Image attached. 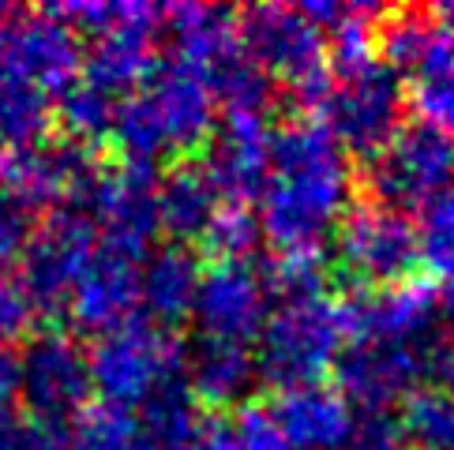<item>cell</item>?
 <instances>
[{
    "mask_svg": "<svg viewBox=\"0 0 454 450\" xmlns=\"http://www.w3.org/2000/svg\"><path fill=\"white\" fill-rule=\"evenodd\" d=\"M349 196L346 147L319 120H289L274 132L270 173L259 188V233L282 255H319L349 214Z\"/></svg>",
    "mask_w": 454,
    "mask_h": 450,
    "instance_id": "cell-1",
    "label": "cell"
},
{
    "mask_svg": "<svg viewBox=\"0 0 454 450\" xmlns=\"http://www.w3.org/2000/svg\"><path fill=\"white\" fill-rule=\"evenodd\" d=\"M109 136L124 162L136 166H154L166 154L196 151L215 136V90L200 68L169 57L117 105Z\"/></svg>",
    "mask_w": 454,
    "mask_h": 450,
    "instance_id": "cell-2",
    "label": "cell"
},
{
    "mask_svg": "<svg viewBox=\"0 0 454 450\" xmlns=\"http://www.w3.org/2000/svg\"><path fill=\"white\" fill-rule=\"evenodd\" d=\"M342 345V308H334L327 297L286 300L267 315L255 338V376L282 394L312 387L331 364H338Z\"/></svg>",
    "mask_w": 454,
    "mask_h": 450,
    "instance_id": "cell-3",
    "label": "cell"
},
{
    "mask_svg": "<svg viewBox=\"0 0 454 450\" xmlns=\"http://www.w3.org/2000/svg\"><path fill=\"white\" fill-rule=\"evenodd\" d=\"M184 357L188 353L181 338L132 319V323L102 334L87 361L90 383L106 398V406L143 409L154 394L181 383V372L188 364Z\"/></svg>",
    "mask_w": 454,
    "mask_h": 450,
    "instance_id": "cell-4",
    "label": "cell"
},
{
    "mask_svg": "<svg viewBox=\"0 0 454 450\" xmlns=\"http://www.w3.org/2000/svg\"><path fill=\"white\" fill-rule=\"evenodd\" d=\"M240 45L267 75H278L301 105L319 109L331 90V53L301 8L259 4L240 15Z\"/></svg>",
    "mask_w": 454,
    "mask_h": 450,
    "instance_id": "cell-5",
    "label": "cell"
},
{
    "mask_svg": "<svg viewBox=\"0 0 454 450\" xmlns=\"http://www.w3.org/2000/svg\"><path fill=\"white\" fill-rule=\"evenodd\" d=\"M83 75L75 27L50 12L0 8V83H23L64 98Z\"/></svg>",
    "mask_w": 454,
    "mask_h": 450,
    "instance_id": "cell-6",
    "label": "cell"
},
{
    "mask_svg": "<svg viewBox=\"0 0 454 450\" xmlns=\"http://www.w3.org/2000/svg\"><path fill=\"white\" fill-rule=\"evenodd\" d=\"M368 188L387 211H425L454 188V139L432 124H405L372 154Z\"/></svg>",
    "mask_w": 454,
    "mask_h": 450,
    "instance_id": "cell-7",
    "label": "cell"
},
{
    "mask_svg": "<svg viewBox=\"0 0 454 450\" xmlns=\"http://www.w3.org/2000/svg\"><path fill=\"white\" fill-rule=\"evenodd\" d=\"M402 75L383 60H372L356 72H342L323 98V128L346 151L376 154L402 128Z\"/></svg>",
    "mask_w": 454,
    "mask_h": 450,
    "instance_id": "cell-8",
    "label": "cell"
},
{
    "mask_svg": "<svg viewBox=\"0 0 454 450\" xmlns=\"http://www.w3.org/2000/svg\"><path fill=\"white\" fill-rule=\"evenodd\" d=\"M98 169L79 139H42L35 147L0 154V191H8L30 211L68 206L90 196Z\"/></svg>",
    "mask_w": 454,
    "mask_h": 450,
    "instance_id": "cell-9",
    "label": "cell"
},
{
    "mask_svg": "<svg viewBox=\"0 0 454 450\" xmlns=\"http://www.w3.org/2000/svg\"><path fill=\"white\" fill-rule=\"evenodd\" d=\"M338 255L356 282L387 289L410 282V270L420 263V233L405 214L380 203L349 206L338 229Z\"/></svg>",
    "mask_w": 454,
    "mask_h": 450,
    "instance_id": "cell-10",
    "label": "cell"
},
{
    "mask_svg": "<svg viewBox=\"0 0 454 450\" xmlns=\"http://www.w3.org/2000/svg\"><path fill=\"white\" fill-rule=\"evenodd\" d=\"M98 248V229L79 211H57L23 252V285L42 312H68V297Z\"/></svg>",
    "mask_w": 454,
    "mask_h": 450,
    "instance_id": "cell-11",
    "label": "cell"
},
{
    "mask_svg": "<svg viewBox=\"0 0 454 450\" xmlns=\"http://www.w3.org/2000/svg\"><path fill=\"white\" fill-rule=\"evenodd\" d=\"M87 206H90L87 218L94 221L102 244L143 260L151 237L161 229L154 166L124 162L109 173H98V181H94L87 196Z\"/></svg>",
    "mask_w": 454,
    "mask_h": 450,
    "instance_id": "cell-12",
    "label": "cell"
},
{
    "mask_svg": "<svg viewBox=\"0 0 454 450\" xmlns=\"http://www.w3.org/2000/svg\"><path fill=\"white\" fill-rule=\"evenodd\" d=\"M90 361L68 334L50 330L30 338L20 357V398L38 421H68L87 409L90 398Z\"/></svg>",
    "mask_w": 454,
    "mask_h": 450,
    "instance_id": "cell-13",
    "label": "cell"
},
{
    "mask_svg": "<svg viewBox=\"0 0 454 450\" xmlns=\"http://www.w3.org/2000/svg\"><path fill=\"white\" fill-rule=\"evenodd\" d=\"M435 289L428 282H398L372 293H356L342 308L349 342H391L428 349L435 342Z\"/></svg>",
    "mask_w": 454,
    "mask_h": 450,
    "instance_id": "cell-14",
    "label": "cell"
},
{
    "mask_svg": "<svg viewBox=\"0 0 454 450\" xmlns=\"http://www.w3.org/2000/svg\"><path fill=\"white\" fill-rule=\"evenodd\" d=\"M267 304L270 289L263 275H255L248 263H215L203 270L192 315L207 342L252 345L267 323Z\"/></svg>",
    "mask_w": 454,
    "mask_h": 450,
    "instance_id": "cell-15",
    "label": "cell"
},
{
    "mask_svg": "<svg viewBox=\"0 0 454 450\" xmlns=\"http://www.w3.org/2000/svg\"><path fill=\"white\" fill-rule=\"evenodd\" d=\"M139 308V260L121 248H109L98 240L90 263L79 275L72 297H68V315L79 330L90 334H109L136 319Z\"/></svg>",
    "mask_w": 454,
    "mask_h": 450,
    "instance_id": "cell-16",
    "label": "cell"
},
{
    "mask_svg": "<svg viewBox=\"0 0 454 450\" xmlns=\"http://www.w3.org/2000/svg\"><path fill=\"white\" fill-rule=\"evenodd\" d=\"M270 143L274 132L263 117L230 112V120L207 139V154L200 169L207 173V181L215 184L222 199L245 206L252 196H259V188H263L270 173Z\"/></svg>",
    "mask_w": 454,
    "mask_h": 450,
    "instance_id": "cell-17",
    "label": "cell"
},
{
    "mask_svg": "<svg viewBox=\"0 0 454 450\" xmlns=\"http://www.w3.org/2000/svg\"><path fill=\"white\" fill-rule=\"evenodd\" d=\"M161 19H166V8H147L136 4V12L128 15L121 27L106 30V35H94V45L83 60V75L87 83H94L98 90L113 94L117 102H124L128 94H136V87H143L154 75L158 60H154V35Z\"/></svg>",
    "mask_w": 454,
    "mask_h": 450,
    "instance_id": "cell-18",
    "label": "cell"
},
{
    "mask_svg": "<svg viewBox=\"0 0 454 450\" xmlns=\"http://www.w3.org/2000/svg\"><path fill=\"white\" fill-rule=\"evenodd\" d=\"M425 349L391 345V342H349L338 361V383L349 406L356 401L368 413H383L391 401L413 391L420 379Z\"/></svg>",
    "mask_w": 454,
    "mask_h": 450,
    "instance_id": "cell-19",
    "label": "cell"
},
{
    "mask_svg": "<svg viewBox=\"0 0 454 450\" xmlns=\"http://www.w3.org/2000/svg\"><path fill=\"white\" fill-rule=\"evenodd\" d=\"M289 450H346L356 428L349 398L334 387H297L286 391L274 409Z\"/></svg>",
    "mask_w": 454,
    "mask_h": 450,
    "instance_id": "cell-20",
    "label": "cell"
},
{
    "mask_svg": "<svg viewBox=\"0 0 454 450\" xmlns=\"http://www.w3.org/2000/svg\"><path fill=\"white\" fill-rule=\"evenodd\" d=\"M383 64L398 75H413L417 83L432 75L454 72V23L440 12H402L380 30Z\"/></svg>",
    "mask_w": 454,
    "mask_h": 450,
    "instance_id": "cell-21",
    "label": "cell"
},
{
    "mask_svg": "<svg viewBox=\"0 0 454 450\" xmlns=\"http://www.w3.org/2000/svg\"><path fill=\"white\" fill-rule=\"evenodd\" d=\"M200 282H203V270L196 263V255L184 252L181 244L161 248L147 255V263L139 270V304L151 312V319L173 327L196 308Z\"/></svg>",
    "mask_w": 454,
    "mask_h": 450,
    "instance_id": "cell-22",
    "label": "cell"
},
{
    "mask_svg": "<svg viewBox=\"0 0 454 450\" xmlns=\"http://www.w3.org/2000/svg\"><path fill=\"white\" fill-rule=\"evenodd\" d=\"M255 379H259L255 357L248 345L207 342V338H200V345L192 349L188 391L200 401H210V406H237V401L252 391Z\"/></svg>",
    "mask_w": 454,
    "mask_h": 450,
    "instance_id": "cell-23",
    "label": "cell"
},
{
    "mask_svg": "<svg viewBox=\"0 0 454 450\" xmlns=\"http://www.w3.org/2000/svg\"><path fill=\"white\" fill-rule=\"evenodd\" d=\"M218 191L200 166L173 169L158 184V221L176 240H203L210 221L218 218Z\"/></svg>",
    "mask_w": 454,
    "mask_h": 450,
    "instance_id": "cell-24",
    "label": "cell"
},
{
    "mask_svg": "<svg viewBox=\"0 0 454 450\" xmlns=\"http://www.w3.org/2000/svg\"><path fill=\"white\" fill-rule=\"evenodd\" d=\"M53 98L23 83H0V147L20 151L45 139Z\"/></svg>",
    "mask_w": 454,
    "mask_h": 450,
    "instance_id": "cell-25",
    "label": "cell"
},
{
    "mask_svg": "<svg viewBox=\"0 0 454 450\" xmlns=\"http://www.w3.org/2000/svg\"><path fill=\"white\" fill-rule=\"evenodd\" d=\"M200 450H289V443L278 421H274V413L245 406L233 416H225V421L207 424Z\"/></svg>",
    "mask_w": 454,
    "mask_h": 450,
    "instance_id": "cell-26",
    "label": "cell"
},
{
    "mask_svg": "<svg viewBox=\"0 0 454 450\" xmlns=\"http://www.w3.org/2000/svg\"><path fill=\"white\" fill-rule=\"evenodd\" d=\"M398 424L410 450H454V398L417 391L405 401Z\"/></svg>",
    "mask_w": 454,
    "mask_h": 450,
    "instance_id": "cell-27",
    "label": "cell"
},
{
    "mask_svg": "<svg viewBox=\"0 0 454 450\" xmlns=\"http://www.w3.org/2000/svg\"><path fill=\"white\" fill-rule=\"evenodd\" d=\"M420 260L432 270V278L443 282L447 293H454V188L425 206V221H420Z\"/></svg>",
    "mask_w": 454,
    "mask_h": 450,
    "instance_id": "cell-28",
    "label": "cell"
},
{
    "mask_svg": "<svg viewBox=\"0 0 454 450\" xmlns=\"http://www.w3.org/2000/svg\"><path fill=\"white\" fill-rule=\"evenodd\" d=\"M139 439V424L128 409L117 406H94L79 413V424L72 428L75 450H132Z\"/></svg>",
    "mask_w": 454,
    "mask_h": 450,
    "instance_id": "cell-29",
    "label": "cell"
},
{
    "mask_svg": "<svg viewBox=\"0 0 454 450\" xmlns=\"http://www.w3.org/2000/svg\"><path fill=\"white\" fill-rule=\"evenodd\" d=\"M117 98L106 90H98L87 79H79V83L60 98V117L68 124L72 139H94V136H109L113 128V117H117Z\"/></svg>",
    "mask_w": 454,
    "mask_h": 450,
    "instance_id": "cell-30",
    "label": "cell"
},
{
    "mask_svg": "<svg viewBox=\"0 0 454 450\" xmlns=\"http://www.w3.org/2000/svg\"><path fill=\"white\" fill-rule=\"evenodd\" d=\"M203 244L218 255V263H245L259 244V218H252L245 206H225L203 233Z\"/></svg>",
    "mask_w": 454,
    "mask_h": 450,
    "instance_id": "cell-31",
    "label": "cell"
},
{
    "mask_svg": "<svg viewBox=\"0 0 454 450\" xmlns=\"http://www.w3.org/2000/svg\"><path fill=\"white\" fill-rule=\"evenodd\" d=\"M413 109L420 124H432L435 132L454 139V72L413 83Z\"/></svg>",
    "mask_w": 454,
    "mask_h": 450,
    "instance_id": "cell-32",
    "label": "cell"
},
{
    "mask_svg": "<svg viewBox=\"0 0 454 450\" xmlns=\"http://www.w3.org/2000/svg\"><path fill=\"white\" fill-rule=\"evenodd\" d=\"M35 312H38V304L27 293L23 278L0 270V349L20 342V338L30 330V323H35Z\"/></svg>",
    "mask_w": 454,
    "mask_h": 450,
    "instance_id": "cell-33",
    "label": "cell"
},
{
    "mask_svg": "<svg viewBox=\"0 0 454 450\" xmlns=\"http://www.w3.org/2000/svg\"><path fill=\"white\" fill-rule=\"evenodd\" d=\"M35 237V211L8 191H0V267L23 255Z\"/></svg>",
    "mask_w": 454,
    "mask_h": 450,
    "instance_id": "cell-34",
    "label": "cell"
},
{
    "mask_svg": "<svg viewBox=\"0 0 454 450\" xmlns=\"http://www.w3.org/2000/svg\"><path fill=\"white\" fill-rule=\"evenodd\" d=\"M20 428V357L0 349V450L15 446Z\"/></svg>",
    "mask_w": 454,
    "mask_h": 450,
    "instance_id": "cell-35",
    "label": "cell"
},
{
    "mask_svg": "<svg viewBox=\"0 0 454 450\" xmlns=\"http://www.w3.org/2000/svg\"><path fill=\"white\" fill-rule=\"evenodd\" d=\"M346 450H405L402 424L387 413H364L353 428V439Z\"/></svg>",
    "mask_w": 454,
    "mask_h": 450,
    "instance_id": "cell-36",
    "label": "cell"
},
{
    "mask_svg": "<svg viewBox=\"0 0 454 450\" xmlns=\"http://www.w3.org/2000/svg\"><path fill=\"white\" fill-rule=\"evenodd\" d=\"M420 379L428 383V391L454 398V342H435L420 357Z\"/></svg>",
    "mask_w": 454,
    "mask_h": 450,
    "instance_id": "cell-37",
    "label": "cell"
},
{
    "mask_svg": "<svg viewBox=\"0 0 454 450\" xmlns=\"http://www.w3.org/2000/svg\"><path fill=\"white\" fill-rule=\"evenodd\" d=\"M12 450H75L72 446V428H64L60 421H23L20 439Z\"/></svg>",
    "mask_w": 454,
    "mask_h": 450,
    "instance_id": "cell-38",
    "label": "cell"
},
{
    "mask_svg": "<svg viewBox=\"0 0 454 450\" xmlns=\"http://www.w3.org/2000/svg\"><path fill=\"white\" fill-rule=\"evenodd\" d=\"M447 319H450V330H454V293H447Z\"/></svg>",
    "mask_w": 454,
    "mask_h": 450,
    "instance_id": "cell-39",
    "label": "cell"
}]
</instances>
